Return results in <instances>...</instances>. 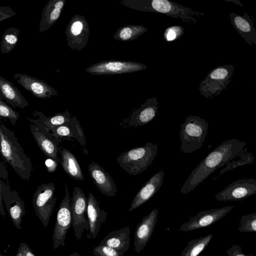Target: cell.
<instances>
[{
  "label": "cell",
  "instance_id": "ab89813d",
  "mask_svg": "<svg viewBox=\"0 0 256 256\" xmlns=\"http://www.w3.org/2000/svg\"><path fill=\"white\" fill-rule=\"evenodd\" d=\"M228 256H253L252 254L246 255L242 251V248L238 244L232 245L226 252Z\"/></svg>",
  "mask_w": 256,
  "mask_h": 256
},
{
  "label": "cell",
  "instance_id": "8d00e7d4",
  "mask_svg": "<svg viewBox=\"0 0 256 256\" xmlns=\"http://www.w3.org/2000/svg\"><path fill=\"white\" fill-rule=\"evenodd\" d=\"M8 174L6 166L3 162L0 161V214L4 217H5L6 214L1 196V182L2 180H8Z\"/></svg>",
  "mask_w": 256,
  "mask_h": 256
},
{
  "label": "cell",
  "instance_id": "8fae6325",
  "mask_svg": "<svg viewBox=\"0 0 256 256\" xmlns=\"http://www.w3.org/2000/svg\"><path fill=\"white\" fill-rule=\"evenodd\" d=\"M146 68L145 64L135 62L108 60L93 64L85 72L92 75H110L132 73Z\"/></svg>",
  "mask_w": 256,
  "mask_h": 256
},
{
  "label": "cell",
  "instance_id": "6da1fadb",
  "mask_svg": "<svg viewBox=\"0 0 256 256\" xmlns=\"http://www.w3.org/2000/svg\"><path fill=\"white\" fill-rule=\"evenodd\" d=\"M246 143L236 138L222 142L210 152L192 171L180 190L186 194L192 191L218 168L235 158Z\"/></svg>",
  "mask_w": 256,
  "mask_h": 256
},
{
  "label": "cell",
  "instance_id": "1f68e13d",
  "mask_svg": "<svg viewBox=\"0 0 256 256\" xmlns=\"http://www.w3.org/2000/svg\"><path fill=\"white\" fill-rule=\"evenodd\" d=\"M254 161V156L252 153L248 152L247 149L244 148L238 154L236 157L232 160H230L225 166L222 169L219 174L214 179V180L220 175L224 174L226 172L231 170L238 166L245 164H250Z\"/></svg>",
  "mask_w": 256,
  "mask_h": 256
},
{
  "label": "cell",
  "instance_id": "d6986e66",
  "mask_svg": "<svg viewBox=\"0 0 256 256\" xmlns=\"http://www.w3.org/2000/svg\"><path fill=\"white\" fill-rule=\"evenodd\" d=\"M88 170L94 184L103 194L108 196L116 195L118 190L114 180L101 166L92 162Z\"/></svg>",
  "mask_w": 256,
  "mask_h": 256
},
{
  "label": "cell",
  "instance_id": "ac0fdd59",
  "mask_svg": "<svg viewBox=\"0 0 256 256\" xmlns=\"http://www.w3.org/2000/svg\"><path fill=\"white\" fill-rule=\"evenodd\" d=\"M87 217L89 225L88 239H94L98 236L101 225L106 220L107 213L102 209L99 203L91 192L87 198Z\"/></svg>",
  "mask_w": 256,
  "mask_h": 256
},
{
  "label": "cell",
  "instance_id": "7a4b0ae2",
  "mask_svg": "<svg viewBox=\"0 0 256 256\" xmlns=\"http://www.w3.org/2000/svg\"><path fill=\"white\" fill-rule=\"evenodd\" d=\"M0 128V155L21 178L29 180L33 170L29 156L25 154L13 130L2 124Z\"/></svg>",
  "mask_w": 256,
  "mask_h": 256
},
{
  "label": "cell",
  "instance_id": "2e32d148",
  "mask_svg": "<svg viewBox=\"0 0 256 256\" xmlns=\"http://www.w3.org/2000/svg\"><path fill=\"white\" fill-rule=\"evenodd\" d=\"M158 210L154 209L144 216L136 226L134 245L136 253L142 250L149 241L156 226Z\"/></svg>",
  "mask_w": 256,
  "mask_h": 256
},
{
  "label": "cell",
  "instance_id": "74e56055",
  "mask_svg": "<svg viewBox=\"0 0 256 256\" xmlns=\"http://www.w3.org/2000/svg\"><path fill=\"white\" fill-rule=\"evenodd\" d=\"M16 256H36L28 245L26 242L20 244Z\"/></svg>",
  "mask_w": 256,
  "mask_h": 256
},
{
  "label": "cell",
  "instance_id": "4fadbf2b",
  "mask_svg": "<svg viewBox=\"0 0 256 256\" xmlns=\"http://www.w3.org/2000/svg\"><path fill=\"white\" fill-rule=\"evenodd\" d=\"M1 196L13 224L20 229L22 217L25 215L24 202L16 190L10 189L8 180L1 182Z\"/></svg>",
  "mask_w": 256,
  "mask_h": 256
},
{
  "label": "cell",
  "instance_id": "4dcf8cb0",
  "mask_svg": "<svg viewBox=\"0 0 256 256\" xmlns=\"http://www.w3.org/2000/svg\"><path fill=\"white\" fill-rule=\"evenodd\" d=\"M20 30L18 28L11 27L4 32L0 42V52L6 54L10 52L16 45Z\"/></svg>",
  "mask_w": 256,
  "mask_h": 256
},
{
  "label": "cell",
  "instance_id": "836d02e7",
  "mask_svg": "<svg viewBox=\"0 0 256 256\" xmlns=\"http://www.w3.org/2000/svg\"><path fill=\"white\" fill-rule=\"evenodd\" d=\"M20 114L8 106L0 98V123L2 118H8L14 126L18 119Z\"/></svg>",
  "mask_w": 256,
  "mask_h": 256
},
{
  "label": "cell",
  "instance_id": "5bb4252c",
  "mask_svg": "<svg viewBox=\"0 0 256 256\" xmlns=\"http://www.w3.org/2000/svg\"><path fill=\"white\" fill-rule=\"evenodd\" d=\"M256 193V180L242 178L232 182L215 196L217 201H234L246 198Z\"/></svg>",
  "mask_w": 256,
  "mask_h": 256
},
{
  "label": "cell",
  "instance_id": "cb8c5ba5",
  "mask_svg": "<svg viewBox=\"0 0 256 256\" xmlns=\"http://www.w3.org/2000/svg\"><path fill=\"white\" fill-rule=\"evenodd\" d=\"M66 0H50L44 7L39 24V32L50 29L60 18Z\"/></svg>",
  "mask_w": 256,
  "mask_h": 256
},
{
  "label": "cell",
  "instance_id": "f35d334b",
  "mask_svg": "<svg viewBox=\"0 0 256 256\" xmlns=\"http://www.w3.org/2000/svg\"><path fill=\"white\" fill-rule=\"evenodd\" d=\"M16 14V12L10 7L0 6V22Z\"/></svg>",
  "mask_w": 256,
  "mask_h": 256
},
{
  "label": "cell",
  "instance_id": "ffe728a7",
  "mask_svg": "<svg viewBox=\"0 0 256 256\" xmlns=\"http://www.w3.org/2000/svg\"><path fill=\"white\" fill-rule=\"evenodd\" d=\"M164 174L163 171H160L143 185L132 200L128 212L146 202L156 194L162 184Z\"/></svg>",
  "mask_w": 256,
  "mask_h": 256
},
{
  "label": "cell",
  "instance_id": "60d3db41",
  "mask_svg": "<svg viewBox=\"0 0 256 256\" xmlns=\"http://www.w3.org/2000/svg\"><path fill=\"white\" fill-rule=\"evenodd\" d=\"M58 162L51 158H48L45 161V165L48 172H54L58 168Z\"/></svg>",
  "mask_w": 256,
  "mask_h": 256
},
{
  "label": "cell",
  "instance_id": "f1b7e54d",
  "mask_svg": "<svg viewBox=\"0 0 256 256\" xmlns=\"http://www.w3.org/2000/svg\"><path fill=\"white\" fill-rule=\"evenodd\" d=\"M147 30L148 29L142 25L126 24L120 28L113 37L120 41L134 40Z\"/></svg>",
  "mask_w": 256,
  "mask_h": 256
},
{
  "label": "cell",
  "instance_id": "83f0119b",
  "mask_svg": "<svg viewBox=\"0 0 256 256\" xmlns=\"http://www.w3.org/2000/svg\"><path fill=\"white\" fill-rule=\"evenodd\" d=\"M34 120L48 130L68 122L72 118L68 111L63 113H56L50 116H46L42 112H33Z\"/></svg>",
  "mask_w": 256,
  "mask_h": 256
},
{
  "label": "cell",
  "instance_id": "7402d4cb",
  "mask_svg": "<svg viewBox=\"0 0 256 256\" xmlns=\"http://www.w3.org/2000/svg\"><path fill=\"white\" fill-rule=\"evenodd\" d=\"M230 22L240 36L250 45L256 44V29L252 18L247 12L242 15L231 12Z\"/></svg>",
  "mask_w": 256,
  "mask_h": 256
},
{
  "label": "cell",
  "instance_id": "d4e9b609",
  "mask_svg": "<svg viewBox=\"0 0 256 256\" xmlns=\"http://www.w3.org/2000/svg\"><path fill=\"white\" fill-rule=\"evenodd\" d=\"M0 98L14 108H24L28 102L12 83L0 76Z\"/></svg>",
  "mask_w": 256,
  "mask_h": 256
},
{
  "label": "cell",
  "instance_id": "484cf974",
  "mask_svg": "<svg viewBox=\"0 0 256 256\" xmlns=\"http://www.w3.org/2000/svg\"><path fill=\"white\" fill-rule=\"evenodd\" d=\"M54 137L60 139L63 136L76 138L84 146H86V138L79 122L73 116L70 120L64 124L49 130Z\"/></svg>",
  "mask_w": 256,
  "mask_h": 256
},
{
  "label": "cell",
  "instance_id": "ee69618b",
  "mask_svg": "<svg viewBox=\"0 0 256 256\" xmlns=\"http://www.w3.org/2000/svg\"><path fill=\"white\" fill-rule=\"evenodd\" d=\"M0 256H6L2 255V254H1V253L0 252Z\"/></svg>",
  "mask_w": 256,
  "mask_h": 256
},
{
  "label": "cell",
  "instance_id": "9c48e42d",
  "mask_svg": "<svg viewBox=\"0 0 256 256\" xmlns=\"http://www.w3.org/2000/svg\"><path fill=\"white\" fill-rule=\"evenodd\" d=\"M66 194L62 200L56 214V222L54 229L53 248H58L60 246H64L67 232L72 226L70 210V195L66 184L65 185Z\"/></svg>",
  "mask_w": 256,
  "mask_h": 256
},
{
  "label": "cell",
  "instance_id": "d6a6232c",
  "mask_svg": "<svg viewBox=\"0 0 256 256\" xmlns=\"http://www.w3.org/2000/svg\"><path fill=\"white\" fill-rule=\"evenodd\" d=\"M240 226L238 230L241 232H256V212L244 215L240 219Z\"/></svg>",
  "mask_w": 256,
  "mask_h": 256
},
{
  "label": "cell",
  "instance_id": "277c9868",
  "mask_svg": "<svg viewBox=\"0 0 256 256\" xmlns=\"http://www.w3.org/2000/svg\"><path fill=\"white\" fill-rule=\"evenodd\" d=\"M158 144L151 142L126 151L117 158L120 166L131 175L136 176L147 170L158 152Z\"/></svg>",
  "mask_w": 256,
  "mask_h": 256
},
{
  "label": "cell",
  "instance_id": "ba28073f",
  "mask_svg": "<svg viewBox=\"0 0 256 256\" xmlns=\"http://www.w3.org/2000/svg\"><path fill=\"white\" fill-rule=\"evenodd\" d=\"M70 207L74 236L76 240H80L84 230H89V225L86 216L87 198L79 187L76 186L74 188L70 198Z\"/></svg>",
  "mask_w": 256,
  "mask_h": 256
},
{
  "label": "cell",
  "instance_id": "f6af8a7d",
  "mask_svg": "<svg viewBox=\"0 0 256 256\" xmlns=\"http://www.w3.org/2000/svg\"></svg>",
  "mask_w": 256,
  "mask_h": 256
},
{
  "label": "cell",
  "instance_id": "52a82bcc",
  "mask_svg": "<svg viewBox=\"0 0 256 256\" xmlns=\"http://www.w3.org/2000/svg\"><path fill=\"white\" fill-rule=\"evenodd\" d=\"M56 200L55 186L52 182L42 184L33 195L32 202L36 214L44 228L48 224Z\"/></svg>",
  "mask_w": 256,
  "mask_h": 256
},
{
  "label": "cell",
  "instance_id": "44dd1931",
  "mask_svg": "<svg viewBox=\"0 0 256 256\" xmlns=\"http://www.w3.org/2000/svg\"><path fill=\"white\" fill-rule=\"evenodd\" d=\"M158 108L156 97L148 98L138 109L133 111L128 122V126L135 128L147 124L156 117Z\"/></svg>",
  "mask_w": 256,
  "mask_h": 256
},
{
  "label": "cell",
  "instance_id": "d590c367",
  "mask_svg": "<svg viewBox=\"0 0 256 256\" xmlns=\"http://www.w3.org/2000/svg\"><path fill=\"white\" fill-rule=\"evenodd\" d=\"M184 32V30L182 26H174L166 29L164 36L166 40L172 41L180 37Z\"/></svg>",
  "mask_w": 256,
  "mask_h": 256
},
{
  "label": "cell",
  "instance_id": "7bdbcfd3",
  "mask_svg": "<svg viewBox=\"0 0 256 256\" xmlns=\"http://www.w3.org/2000/svg\"><path fill=\"white\" fill-rule=\"evenodd\" d=\"M68 256H80V254L78 253V252H74Z\"/></svg>",
  "mask_w": 256,
  "mask_h": 256
},
{
  "label": "cell",
  "instance_id": "8992f818",
  "mask_svg": "<svg viewBox=\"0 0 256 256\" xmlns=\"http://www.w3.org/2000/svg\"><path fill=\"white\" fill-rule=\"evenodd\" d=\"M234 68L232 64H224L212 69L199 84L200 94L212 98L220 94L228 86Z\"/></svg>",
  "mask_w": 256,
  "mask_h": 256
},
{
  "label": "cell",
  "instance_id": "3957f363",
  "mask_svg": "<svg viewBox=\"0 0 256 256\" xmlns=\"http://www.w3.org/2000/svg\"><path fill=\"white\" fill-rule=\"evenodd\" d=\"M121 4L138 10L164 14L194 24L198 21L195 16H204L202 13L168 0H124Z\"/></svg>",
  "mask_w": 256,
  "mask_h": 256
},
{
  "label": "cell",
  "instance_id": "5b68a950",
  "mask_svg": "<svg viewBox=\"0 0 256 256\" xmlns=\"http://www.w3.org/2000/svg\"><path fill=\"white\" fill-rule=\"evenodd\" d=\"M208 124L198 116L190 115L181 124L179 135L182 142L180 150L190 154L202 146L208 134Z\"/></svg>",
  "mask_w": 256,
  "mask_h": 256
},
{
  "label": "cell",
  "instance_id": "e0dca14e",
  "mask_svg": "<svg viewBox=\"0 0 256 256\" xmlns=\"http://www.w3.org/2000/svg\"><path fill=\"white\" fill-rule=\"evenodd\" d=\"M15 80L24 89L29 91L36 98H49L58 94V92L44 80L26 74H14Z\"/></svg>",
  "mask_w": 256,
  "mask_h": 256
},
{
  "label": "cell",
  "instance_id": "603a6c76",
  "mask_svg": "<svg viewBox=\"0 0 256 256\" xmlns=\"http://www.w3.org/2000/svg\"><path fill=\"white\" fill-rule=\"evenodd\" d=\"M130 230L124 227L109 232L100 244L110 247L123 256L130 245Z\"/></svg>",
  "mask_w": 256,
  "mask_h": 256
},
{
  "label": "cell",
  "instance_id": "30bf717a",
  "mask_svg": "<svg viewBox=\"0 0 256 256\" xmlns=\"http://www.w3.org/2000/svg\"><path fill=\"white\" fill-rule=\"evenodd\" d=\"M30 131L38 146L48 158L60 162L58 154L59 151L58 139L50 132L48 130L43 126L34 118H28Z\"/></svg>",
  "mask_w": 256,
  "mask_h": 256
},
{
  "label": "cell",
  "instance_id": "e575fe53",
  "mask_svg": "<svg viewBox=\"0 0 256 256\" xmlns=\"http://www.w3.org/2000/svg\"><path fill=\"white\" fill-rule=\"evenodd\" d=\"M92 252L95 256H123L114 249L100 244L93 248Z\"/></svg>",
  "mask_w": 256,
  "mask_h": 256
},
{
  "label": "cell",
  "instance_id": "b9f144b4",
  "mask_svg": "<svg viewBox=\"0 0 256 256\" xmlns=\"http://www.w3.org/2000/svg\"><path fill=\"white\" fill-rule=\"evenodd\" d=\"M226 0V1H228V2H234L235 4H238L239 6H242V8L243 7V6L242 4V3H240V2L239 0Z\"/></svg>",
  "mask_w": 256,
  "mask_h": 256
},
{
  "label": "cell",
  "instance_id": "4316f807",
  "mask_svg": "<svg viewBox=\"0 0 256 256\" xmlns=\"http://www.w3.org/2000/svg\"><path fill=\"white\" fill-rule=\"evenodd\" d=\"M62 166L70 177L76 180H84L81 168L76 156L68 150L64 148L59 150Z\"/></svg>",
  "mask_w": 256,
  "mask_h": 256
},
{
  "label": "cell",
  "instance_id": "f546056e",
  "mask_svg": "<svg viewBox=\"0 0 256 256\" xmlns=\"http://www.w3.org/2000/svg\"><path fill=\"white\" fill-rule=\"evenodd\" d=\"M213 236L209 234L198 238L191 240L183 250L180 256H198L208 246Z\"/></svg>",
  "mask_w": 256,
  "mask_h": 256
},
{
  "label": "cell",
  "instance_id": "9a60e30c",
  "mask_svg": "<svg viewBox=\"0 0 256 256\" xmlns=\"http://www.w3.org/2000/svg\"><path fill=\"white\" fill-rule=\"evenodd\" d=\"M234 208V206H230L200 211L188 222L184 223L180 227L179 230L188 232L209 226L224 217Z\"/></svg>",
  "mask_w": 256,
  "mask_h": 256
},
{
  "label": "cell",
  "instance_id": "7c38bea8",
  "mask_svg": "<svg viewBox=\"0 0 256 256\" xmlns=\"http://www.w3.org/2000/svg\"><path fill=\"white\" fill-rule=\"evenodd\" d=\"M68 46L72 50H80L86 46L88 40L90 28L85 18L74 15L70 20L65 31Z\"/></svg>",
  "mask_w": 256,
  "mask_h": 256
}]
</instances>
